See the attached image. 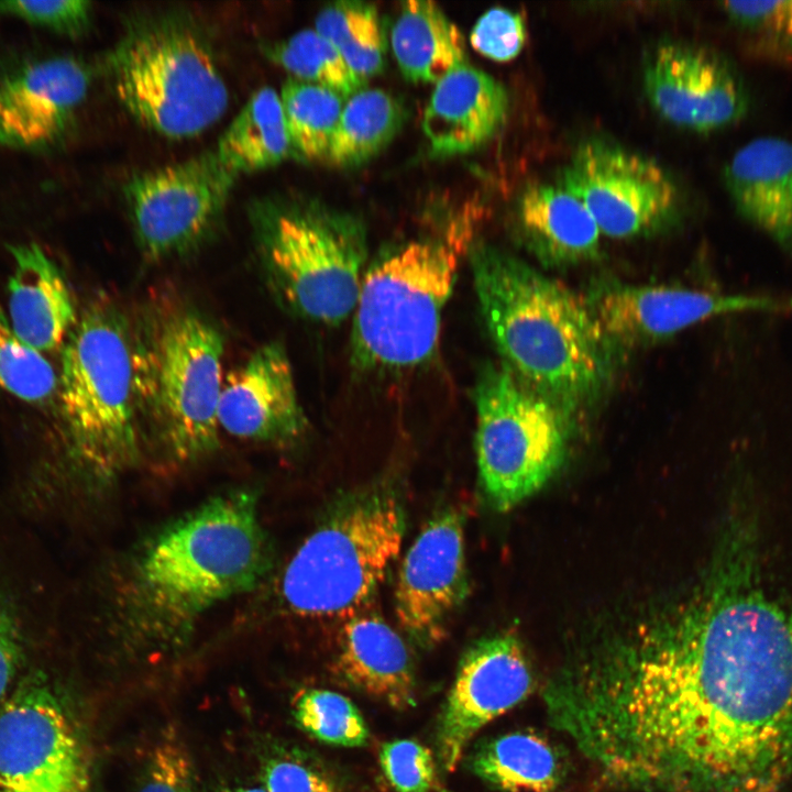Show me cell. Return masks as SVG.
<instances>
[{"label":"cell","mask_w":792,"mask_h":792,"mask_svg":"<svg viewBox=\"0 0 792 792\" xmlns=\"http://www.w3.org/2000/svg\"><path fill=\"white\" fill-rule=\"evenodd\" d=\"M550 719L626 792H780L792 779V604L762 582L756 520L733 518L669 617L578 657Z\"/></svg>","instance_id":"obj_1"},{"label":"cell","mask_w":792,"mask_h":792,"mask_svg":"<svg viewBox=\"0 0 792 792\" xmlns=\"http://www.w3.org/2000/svg\"><path fill=\"white\" fill-rule=\"evenodd\" d=\"M272 563L256 492L217 494L133 552L114 586V634L134 650L179 648L212 608L255 588Z\"/></svg>","instance_id":"obj_2"},{"label":"cell","mask_w":792,"mask_h":792,"mask_svg":"<svg viewBox=\"0 0 792 792\" xmlns=\"http://www.w3.org/2000/svg\"><path fill=\"white\" fill-rule=\"evenodd\" d=\"M481 312L513 372L570 414L606 387L614 351L584 297L510 253L470 249Z\"/></svg>","instance_id":"obj_3"},{"label":"cell","mask_w":792,"mask_h":792,"mask_svg":"<svg viewBox=\"0 0 792 792\" xmlns=\"http://www.w3.org/2000/svg\"><path fill=\"white\" fill-rule=\"evenodd\" d=\"M406 531L403 498L380 482L339 495L285 565L282 607L330 618L363 609L398 557Z\"/></svg>","instance_id":"obj_4"},{"label":"cell","mask_w":792,"mask_h":792,"mask_svg":"<svg viewBox=\"0 0 792 792\" xmlns=\"http://www.w3.org/2000/svg\"><path fill=\"white\" fill-rule=\"evenodd\" d=\"M57 396L72 458L94 480L112 482L139 459L138 353L125 319L97 301L62 346Z\"/></svg>","instance_id":"obj_5"},{"label":"cell","mask_w":792,"mask_h":792,"mask_svg":"<svg viewBox=\"0 0 792 792\" xmlns=\"http://www.w3.org/2000/svg\"><path fill=\"white\" fill-rule=\"evenodd\" d=\"M471 246L469 224L458 223L441 237L405 244L365 272L351 333L356 367L409 369L433 355L443 309Z\"/></svg>","instance_id":"obj_6"},{"label":"cell","mask_w":792,"mask_h":792,"mask_svg":"<svg viewBox=\"0 0 792 792\" xmlns=\"http://www.w3.org/2000/svg\"><path fill=\"white\" fill-rule=\"evenodd\" d=\"M106 69L123 108L165 138L196 136L228 108V87L211 45L185 15L132 21L107 56Z\"/></svg>","instance_id":"obj_7"},{"label":"cell","mask_w":792,"mask_h":792,"mask_svg":"<svg viewBox=\"0 0 792 792\" xmlns=\"http://www.w3.org/2000/svg\"><path fill=\"white\" fill-rule=\"evenodd\" d=\"M253 220L265 275L284 305L324 324L354 311L367 255L360 219L319 202H266Z\"/></svg>","instance_id":"obj_8"},{"label":"cell","mask_w":792,"mask_h":792,"mask_svg":"<svg viewBox=\"0 0 792 792\" xmlns=\"http://www.w3.org/2000/svg\"><path fill=\"white\" fill-rule=\"evenodd\" d=\"M475 405L481 487L495 510L507 512L537 493L562 466L573 415L505 363L481 372Z\"/></svg>","instance_id":"obj_9"},{"label":"cell","mask_w":792,"mask_h":792,"mask_svg":"<svg viewBox=\"0 0 792 792\" xmlns=\"http://www.w3.org/2000/svg\"><path fill=\"white\" fill-rule=\"evenodd\" d=\"M224 341L200 314L177 309L158 321L139 360L152 416L172 458L193 463L219 447Z\"/></svg>","instance_id":"obj_10"},{"label":"cell","mask_w":792,"mask_h":792,"mask_svg":"<svg viewBox=\"0 0 792 792\" xmlns=\"http://www.w3.org/2000/svg\"><path fill=\"white\" fill-rule=\"evenodd\" d=\"M79 728L43 676L23 680L0 705V792H90Z\"/></svg>","instance_id":"obj_11"},{"label":"cell","mask_w":792,"mask_h":792,"mask_svg":"<svg viewBox=\"0 0 792 792\" xmlns=\"http://www.w3.org/2000/svg\"><path fill=\"white\" fill-rule=\"evenodd\" d=\"M237 178L215 150L132 176L124 197L142 253L161 261L201 245L219 224Z\"/></svg>","instance_id":"obj_12"},{"label":"cell","mask_w":792,"mask_h":792,"mask_svg":"<svg viewBox=\"0 0 792 792\" xmlns=\"http://www.w3.org/2000/svg\"><path fill=\"white\" fill-rule=\"evenodd\" d=\"M560 185L586 207L601 233L614 239L653 233L680 207L676 185L660 164L598 139L579 145Z\"/></svg>","instance_id":"obj_13"},{"label":"cell","mask_w":792,"mask_h":792,"mask_svg":"<svg viewBox=\"0 0 792 792\" xmlns=\"http://www.w3.org/2000/svg\"><path fill=\"white\" fill-rule=\"evenodd\" d=\"M583 297L614 352L660 341L721 315L792 310V299L615 279L594 282Z\"/></svg>","instance_id":"obj_14"},{"label":"cell","mask_w":792,"mask_h":792,"mask_svg":"<svg viewBox=\"0 0 792 792\" xmlns=\"http://www.w3.org/2000/svg\"><path fill=\"white\" fill-rule=\"evenodd\" d=\"M534 685L531 666L516 636L498 632L472 642L460 659L438 721L442 768L454 771L474 736L522 702Z\"/></svg>","instance_id":"obj_15"},{"label":"cell","mask_w":792,"mask_h":792,"mask_svg":"<svg viewBox=\"0 0 792 792\" xmlns=\"http://www.w3.org/2000/svg\"><path fill=\"white\" fill-rule=\"evenodd\" d=\"M469 592L463 517L446 508L425 524L403 559L394 598L398 625L418 647L433 648Z\"/></svg>","instance_id":"obj_16"},{"label":"cell","mask_w":792,"mask_h":792,"mask_svg":"<svg viewBox=\"0 0 792 792\" xmlns=\"http://www.w3.org/2000/svg\"><path fill=\"white\" fill-rule=\"evenodd\" d=\"M645 94L666 121L695 132L721 129L747 111L738 75L715 53L678 41L659 44L644 67Z\"/></svg>","instance_id":"obj_17"},{"label":"cell","mask_w":792,"mask_h":792,"mask_svg":"<svg viewBox=\"0 0 792 792\" xmlns=\"http://www.w3.org/2000/svg\"><path fill=\"white\" fill-rule=\"evenodd\" d=\"M91 79L88 64L74 56L36 58L0 74V145L37 151L59 143Z\"/></svg>","instance_id":"obj_18"},{"label":"cell","mask_w":792,"mask_h":792,"mask_svg":"<svg viewBox=\"0 0 792 792\" xmlns=\"http://www.w3.org/2000/svg\"><path fill=\"white\" fill-rule=\"evenodd\" d=\"M218 421L234 437L264 443H289L304 435L308 421L292 363L279 342L261 345L228 375Z\"/></svg>","instance_id":"obj_19"},{"label":"cell","mask_w":792,"mask_h":792,"mask_svg":"<svg viewBox=\"0 0 792 792\" xmlns=\"http://www.w3.org/2000/svg\"><path fill=\"white\" fill-rule=\"evenodd\" d=\"M508 108L505 87L490 74L465 64L435 85L422 130L438 155L469 153L499 131Z\"/></svg>","instance_id":"obj_20"},{"label":"cell","mask_w":792,"mask_h":792,"mask_svg":"<svg viewBox=\"0 0 792 792\" xmlns=\"http://www.w3.org/2000/svg\"><path fill=\"white\" fill-rule=\"evenodd\" d=\"M724 183L738 213L792 251V140L746 143L726 164Z\"/></svg>","instance_id":"obj_21"},{"label":"cell","mask_w":792,"mask_h":792,"mask_svg":"<svg viewBox=\"0 0 792 792\" xmlns=\"http://www.w3.org/2000/svg\"><path fill=\"white\" fill-rule=\"evenodd\" d=\"M9 321L15 334L38 352L63 346L77 322L67 282L57 264L35 242L9 248Z\"/></svg>","instance_id":"obj_22"},{"label":"cell","mask_w":792,"mask_h":792,"mask_svg":"<svg viewBox=\"0 0 792 792\" xmlns=\"http://www.w3.org/2000/svg\"><path fill=\"white\" fill-rule=\"evenodd\" d=\"M336 668L355 689L395 710L416 704L414 667L407 646L375 613L360 610L344 618Z\"/></svg>","instance_id":"obj_23"},{"label":"cell","mask_w":792,"mask_h":792,"mask_svg":"<svg viewBox=\"0 0 792 792\" xmlns=\"http://www.w3.org/2000/svg\"><path fill=\"white\" fill-rule=\"evenodd\" d=\"M515 222L527 248L547 265L568 266L600 255L602 233L596 222L560 184L526 186L516 200Z\"/></svg>","instance_id":"obj_24"},{"label":"cell","mask_w":792,"mask_h":792,"mask_svg":"<svg viewBox=\"0 0 792 792\" xmlns=\"http://www.w3.org/2000/svg\"><path fill=\"white\" fill-rule=\"evenodd\" d=\"M391 45L402 74L413 82L436 85L468 64L460 29L432 1L402 3Z\"/></svg>","instance_id":"obj_25"},{"label":"cell","mask_w":792,"mask_h":792,"mask_svg":"<svg viewBox=\"0 0 792 792\" xmlns=\"http://www.w3.org/2000/svg\"><path fill=\"white\" fill-rule=\"evenodd\" d=\"M470 766L481 780L507 792H552L563 778L557 750L531 732H514L483 744Z\"/></svg>","instance_id":"obj_26"},{"label":"cell","mask_w":792,"mask_h":792,"mask_svg":"<svg viewBox=\"0 0 792 792\" xmlns=\"http://www.w3.org/2000/svg\"><path fill=\"white\" fill-rule=\"evenodd\" d=\"M216 154L238 176L273 167L292 155L279 95L271 87L252 94L220 136Z\"/></svg>","instance_id":"obj_27"},{"label":"cell","mask_w":792,"mask_h":792,"mask_svg":"<svg viewBox=\"0 0 792 792\" xmlns=\"http://www.w3.org/2000/svg\"><path fill=\"white\" fill-rule=\"evenodd\" d=\"M403 107L388 92L362 88L343 105L326 158L333 165H360L382 151L404 122Z\"/></svg>","instance_id":"obj_28"},{"label":"cell","mask_w":792,"mask_h":792,"mask_svg":"<svg viewBox=\"0 0 792 792\" xmlns=\"http://www.w3.org/2000/svg\"><path fill=\"white\" fill-rule=\"evenodd\" d=\"M366 82L384 66L385 42L377 10L361 1H338L323 8L315 29Z\"/></svg>","instance_id":"obj_29"},{"label":"cell","mask_w":792,"mask_h":792,"mask_svg":"<svg viewBox=\"0 0 792 792\" xmlns=\"http://www.w3.org/2000/svg\"><path fill=\"white\" fill-rule=\"evenodd\" d=\"M292 154L326 158L345 99L315 84L288 78L279 95Z\"/></svg>","instance_id":"obj_30"},{"label":"cell","mask_w":792,"mask_h":792,"mask_svg":"<svg viewBox=\"0 0 792 792\" xmlns=\"http://www.w3.org/2000/svg\"><path fill=\"white\" fill-rule=\"evenodd\" d=\"M262 51L293 78L328 88L345 100L365 87V81L316 30H302L285 40L265 43Z\"/></svg>","instance_id":"obj_31"},{"label":"cell","mask_w":792,"mask_h":792,"mask_svg":"<svg viewBox=\"0 0 792 792\" xmlns=\"http://www.w3.org/2000/svg\"><path fill=\"white\" fill-rule=\"evenodd\" d=\"M293 715L308 735L328 745L362 747L369 741L365 719L346 696L323 689H305L293 702Z\"/></svg>","instance_id":"obj_32"},{"label":"cell","mask_w":792,"mask_h":792,"mask_svg":"<svg viewBox=\"0 0 792 792\" xmlns=\"http://www.w3.org/2000/svg\"><path fill=\"white\" fill-rule=\"evenodd\" d=\"M58 375L43 353L25 344L0 308V391L42 404L57 391Z\"/></svg>","instance_id":"obj_33"},{"label":"cell","mask_w":792,"mask_h":792,"mask_svg":"<svg viewBox=\"0 0 792 792\" xmlns=\"http://www.w3.org/2000/svg\"><path fill=\"white\" fill-rule=\"evenodd\" d=\"M381 769L395 792H431L437 767L429 748L413 739H394L382 745Z\"/></svg>","instance_id":"obj_34"},{"label":"cell","mask_w":792,"mask_h":792,"mask_svg":"<svg viewBox=\"0 0 792 792\" xmlns=\"http://www.w3.org/2000/svg\"><path fill=\"white\" fill-rule=\"evenodd\" d=\"M136 792H197L191 758L174 733L150 750Z\"/></svg>","instance_id":"obj_35"},{"label":"cell","mask_w":792,"mask_h":792,"mask_svg":"<svg viewBox=\"0 0 792 792\" xmlns=\"http://www.w3.org/2000/svg\"><path fill=\"white\" fill-rule=\"evenodd\" d=\"M0 12L69 37L86 34L92 22L91 2L85 0L2 1Z\"/></svg>","instance_id":"obj_36"},{"label":"cell","mask_w":792,"mask_h":792,"mask_svg":"<svg viewBox=\"0 0 792 792\" xmlns=\"http://www.w3.org/2000/svg\"><path fill=\"white\" fill-rule=\"evenodd\" d=\"M526 40V26L519 13L505 8L487 10L472 29L470 41L475 51L497 62L516 57Z\"/></svg>","instance_id":"obj_37"},{"label":"cell","mask_w":792,"mask_h":792,"mask_svg":"<svg viewBox=\"0 0 792 792\" xmlns=\"http://www.w3.org/2000/svg\"><path fill=\"white\" fill-rule=\"evenodd\" d=\"M262 780L266 792H339L319 766L295 752L268 757L262 766Z\"/></svg>","instance_id":"obj_38"},{"label":"cell","mask_w":792,"mask_h":792,"mask_svg":"<svg viewBox=\"0 0 792 792\" xmlns=\"http://www.w3.org/2000/svg\"><path fill=\"white\" fill-rule=\"evenodd\" d=\"M721 6L734 20L792 46V0L726 1Z\"/></svg>","instance_id":"obj_39"},{"label":"cell","mask_w":792,"mask_h":792,"mask_svg":"<svg viewBox=\"0 0 792 792\" xmlns=\"http://www.w3.org/2000/svg\"><path fill=\"white\" fill-rule=\"evenodd\" d=\"M19 662L20 647L16 631L0 604V701L13 683Z\"/></svg>","instance_id":"obj_40"},{"label":"cell","mask_w":792,"mask_h":792,"mask_svg":"<svg viewBox=\"0 0 792 792\" xmlns=\"http://www.w3.org/2000/svg\"><path fill=\"white\" fill-rule=\"evenodd\" d=\"M215 792H266L263 787L255 785H223Z\"/></svg>","instance_id":"obj_41"}]
</instances>
